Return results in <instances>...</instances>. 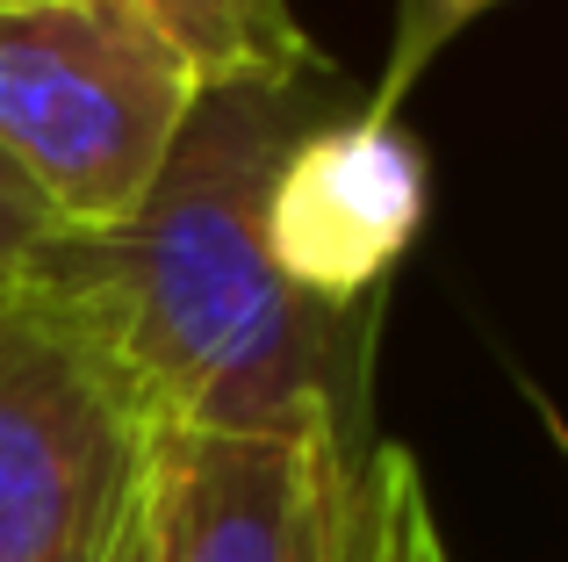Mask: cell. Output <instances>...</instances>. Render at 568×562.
I'll use <instances>...</instances> for the list:
<instances>
[{"label": "cell", "instance_id": "6da1fadb", "mask_svg": "<svg viewBox=\"0 0 568 562\" xmlns=\"http://www.w3.org/2000/svg\"><path fill=\"white\" fill-rule=\"evenodd\" d=\"M317 87H209L138 224L65 239L43 310L109 368L152 433H367L382 303L332 310L266 260L260 202L317 123Z\"/></svg>", "mask_w": 568, "mask_h": 562}, {"label": "cell", "instance_id": "7a4b0ae2", "mask_svg": "<svg viewBox=\"0 0 568 562\" xmlns=\"http://www.w3.org/2000/svg\"><path fill=\"white\" fill-rule=\"evenodd\" d=\"M202 94V72L130 0L0 8V159L72 239L138 224Z\"/></svg>", "mask_w": 568, "mask_h": 562}, {"label": "cell", "instance_id": "3957f363", "mask_svg": "<svg viewBox=\"0 0 568 562\" xmlns=\"http://www.w3.org/2000/svg\"><path fill=\"white\" fill-rule=\"evenodd\" d=\"M152 425L109 368L29 310L0 332V562H101L144 498Z\"/></svg>", "mask_w": 568, "mask_h": 562}, {"label": "cell", "instance_id": "277c9868", "mask_svg": "<svg viewBox=\"0 0 568 562\" xmlns=\"http://www.w3.org/2000/svg\"><path fill=\"white\" fill-rule=\"evenodd\" d=\"M367 433H152V562H367Z\"/></svg>", "mask_w": 568, "mask_h": 562}, {"label": "cell", "instance_id": "5b68a950", "mask_svg": "<svg viewBox=\"0 0 568 562\" xmlns=\"http://www.w3.org/2000/svg\"><path fill=\"white\" fill-rule=\"evenodd\" d=\"M432 202L425 152L396 123L361 109H324L281 152L260 202L266 260L310 303L361 310L382 295L396 260L410 253Z\"/></svg>", "mask_w": 568, "mask_h": 562}, {"label": "cell", "instance_id": "8992f818", "mask_svg": "<svg viewBox=\"0 0 568 562\" xmlns=\"http://www.w3.org/2000/svg\"><path fill=\"white\" fill-rule=\"evenodd\" d=\"M202 87H317L332 58L310 43L288 0H130Z\"/></svg>", "mask_w": 568, "mask_h": 562}, {"label": "cell", "instance_id": "52a82bcc", "mask_svg": "<svg viewBox=\"0 0 568 562\" xmlns=\"http://www.w3.org/2000/svg\"><path fill=\"white\" fill-rule=\"evenodd\" d=\"M361 541L367 562H454L425 491V469L396 440H367L361 454Z\"/></svg>", "mask_w": 568, "mask_h": 562}, {"label": "cell", "instance_id": "ba28073f", "mask_svg": "<svg viewBox=\"0 0 568 562\" xmlns=\"http://www.w3.org/2000/svg\"><path fill=\"white\" fill-rule=\"evenodd\" d=\"M65 239H72V231L58 224V217L29 195L22 173L0 159V332H8V324H22L29 310L43 303Z\"/></svg>", "mask_w": 568, "mask_h": 562}, {"label": "cell", "instance_id": "9c48e42d", "mask_svg": "<svg viewBox=\"0 0 568 562\" xmlns=\"http://www.w3.org/2000/svg\"><path fill=\"white\" fill-rule=\"evenodd\" d=\"M497 0H396V29H388V58L375 72V94L361 101V116H375V123H396V109L410 101V87L432 72V58L446 51V43L460 37V29L475 22V14H489Z\"/></svg>", "mask_w": 568, "mask_h": 562}, {"label": "cell", "instance_id": "30bf717a", "mask_svg": "<svg viewBox=\"0 0 568 562\" xmlns=\"http://www.w3.org/2000/svg\"><path fill=\"white\" fill-rule=\"evenodd\" d=\"M144 476H152V469H144ZM101 562H152V505H144V498H138V512L123 520V534H115V549Z\"/></svg>", "mask_w": 568, "mask_h": 562}, {"label": "cell", "instance_id": "8fae6325", "mask_svg": "<svg viewBox=\"0 0 568 562\" xmlns=\"http://www.w3.org/2000/svg\"><path fill=\"white\" fill-rule=\"evenodd\" d=\"M0 8H8V0H0Z\"/></svg>", "mask_w": 568, "mask_h": 562}]
</instances>
